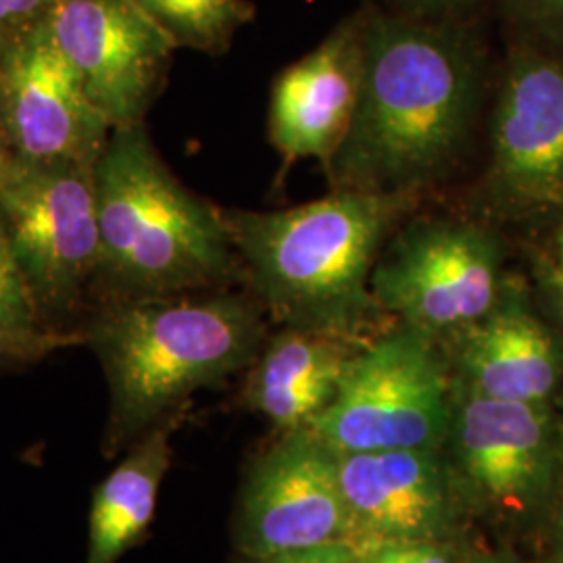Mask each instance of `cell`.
<instances>
[{
	"mask_svg": "<svg viewBox=\"0 0 563 563\" xmlns=\"http://www.w3.org/2000/svg\"><path fill=\"white\" fill-rule=\"evenodd\" d=\"M341 483L357 549L443 543L457 522L462 488L439 449L342 453Z\"/></svg>",
	"mask_w": 563,
	"mask_h": 563,
	"instance_id": "13",
	"label": "cell"
},
{
	"mask_svg": "<svg viewBox=\"0 0 563 563\" xmlns=\"http://www.w3.org/2000/svg\"><path fill=\"white\" fill-rule=\"evenodd\" d=\"M504 246L465 220L426 218L395 230L378 255L369 288L380 311L426 336L455 339L504 295Z\"/></svg>",
	"mask_w": 563,
	"mask_h": 563,
	"instance_id": "7",
	"label": "cell"
},
{
	"mask_svg": "<svg viewBox=\"0 0 563 563\" xmlns=\"http://www.w3.org/2000/svg\"><path fill=\"white\" fill-rule=\"evenodd\" d=\"M242 563H360V551L357 547L341 541V543L290 551V553H280V555L262 558V560L242 558Z\"/></svg>",
	"mask_w": 563,
	"mask_h": 563,
	"instance_id": "21",
	"label": "cell"
},
{
	"mask_svg": "<svg viewBox=\"0 0 563 563\" xmlns=\"http://www.w3.org/2000/svg\"><path fill=\"white\" fill-rule=\"evenodd\" d=\"M478 101L470 51L437 27L363 15L362 92L325 167L334 190L418 195L467 142Z\"/></svg>",
	"mask_w": 563,
	"mask_h": 563,
	"instance_id": "1",
	"label": "cell"
},
{
	"mask_svg": "<svg viewBox=\"0 0 563 563\" xmlns=\"http://www.w3.org/2000/svg\"><path fill=\"white\" fill-rule=\"evenodd\" d=\"M351 520L341 483V455L309 428L284 432L251 465L242 483L234 544L262 560L322 544L349 543Z\"/></svg>",
	"mask_w": 563,
	"mask_h": 563,
	"instance_id": "8",
	"label": "cell"
},
{
	"mask_svg": "<svg viewBox=\"0 0 563 563\" xmlns=\"http://www.w3.org/2000/svg\"><path fill=\"white\" fill-rule=\"evenodd\" d=\"M520 9L551 32H563V0H518Z\"/></svg>",
	"mask_w": 563,
	"mask_h": 563,
	"instance_id": "22",
	"label": "cell"
},
{
	"mask_svg": "<svg viewBox=\"0 0 563 563\" xmlns=\"http://www.w3.org/2000/svg\"><path fill=\"white\" fill-rule=\"evenodd\" d=\"M418 2H449V0H418Z\"/></svg>",
	"mask_w": 563,
	"mask_h": 563,
	"instance_id": "31",
	"label": "cell"
},
{
	"mask_svg": "<svg viewBox=\"0 0 563 563\" xmlns=\"http://www.w3.org/2000/svg\"><path fill=\"white\" fill-rule=\"evenodd\" d=\"M362 344L328 330L284 325L249 365L242 399L282 432L309 428L334 401Z\"/></svg>",
	"mask_w": 563,
	"mask_h": 563,
	"instance_id": "16",
	"label": "cell"
},
{
	"mask_svg": "<svg viewBox=\"0 0 563 563\" xmlns=\"http://www.w3.org/2000/svg\"><path fill=\"white\" fill-rule=\"evenodd\" d=\"M455 342V378L483 397L543 405L562 378L560 344L516 292L504 290Z\"/></svg>",
	"mask_w": 563,
	"mask_h": 563,
	"instance_id": "15",
	"label": "cell"
},
{
	"mask_svg": "<svg viewBox=\"0 0 563 563\" xmlns=\"http://www.w3.org/2000/svg\"><path fill=\"white\" fill-rule=\"evenodd\" d=\"M74 344L80 336L44 322L0 228V360L9 367L30 365Z\"/></svg>",
	"mask_w": 563,
	"mask_h": 563,
	"instance_id": "18",
	"label": "cell"
},
{
	"mask_svg": "<svg viewBox=\"0 0 563 563\" xmlns=\"http://www.w3.org/2000/svg\"><path fill=\"white\" fill-rule=\"evenodd\" d=\"M558 242H560V251H563V222L562 230H560V239H558Z\"/></svg>",
	"mask_w": 563,
	"mask_h": 563,
	"instance_id": "30",
	"label": "cell"
},
{
	"mask_svg": "<svg viewBox=\"0 0 563 563\" xmlns=\"http://www.w3.org/2000/svg\"><path fill=\"white\" fill-rule=\"evenodd\" d=\"M486 184L504 211L563 205V60L522 57L505 76L493 115Z\"/></svg>",
	"mask_w": 563,
	"mask_h": 563,
	"instance_id": "12",
	"label": "cell"
},
{
	"mask_svg": "<svg viewBox=\"0 0 563 563\" xmlns=\"http://www.w3.org/2000/svg\"><path fill=\"white\" fill-rule=\"evenodd\" d=\"M558 522H560V532H562V539H563V497H562V505H560V516H558Z\"/></svg>",
	"mask_w": 563,
	"mask_h": 563,
	"instance_id": "29",
	"label": "cell"
},
{
	"mask_svg": "<svg viewBox=\"0 0 563 563\" xmlns=\"http://www.w3.org/2000/svg\"><path fill=\"white\" fill-rule=\"evenodd\" d=\"M357 551H360V563H401L399 544H372V547H362Z\"/></svg>",
	"mask_w": 563,
	"mask_h": 563,
	"instance_id": "24",
	"label": "cell"
},
{
	"mask_svg": "<svg viewBox=\"0 0 563 563\" xmlns=\"http://www.w3.org/2000/svg\"><path fill=\"white\" fill-rule=\"evenodd\" d=\"M551 284H553V288L558 292V301H560V311H562L563 318V284H555V282H551Z\"/></svg>",
	"mask_w": 563,
	"mask_h": 563,
	"instance_id": "28",
	"label": "cell"
},
{
	"mask_svg": "<svg viewBox=\"0 0 563 563\" xmlns=\"http://www.w3.org/2000/svg\"><path fill=\"white\" fill-rule=\"evenodd\" d=\"M363 78V15L341 23L272 84L267 134L284 165L318 159L328 167L355 118Z\"/></svg>",
	"mask_w": 563,
	"mask_h": 563,
	"instance_id": "14",
	"label": "cell"
},
{
	"mask_svg": "<svg viewBox=\"0 0 563 563\" xmlns=\"http://www.w3.org/2000/svg\"><path fill=\"white\" fill-rule=\"evenodd\" d=\"M0 125L20 162L97 163L111 125L84 92L51 18L0 42Z\"/></svg>",
	"mask_w": 563,
	"mask_h": 563,
	"instance_id": "9",
	"label": "cell"
},
{
	"mask_svg": "<svg viewBox=\"0 0 563 563\" xmlns=\"http://www.w3.org/2000/svg\"><path fill=\"white\" fill-rule=\"evenodd\" d=\"M401 563H457L443 543L399 544Z\"/></svg>",
	"mask_w": 563,
	"mask_h": 563,
	"instance_id": "23",
	"label": "cell"
},
{
	"mask_svg": "<svg viewBox=\"0 0 563 563\" xmlns=\"http://www.w3.org/2000/svg\"><path fill=\"white\" fill-rule=\"evenodd\" d=\"M7 367H9V365H7V363L2 362V360H0V372H2V369H7Z\"/></svg>",
	"mask_w": 563,
	"mask_h": 563,
	"instance_id": "32",
	"label": "cell"
},
{
	"mask_svg": "<svg viewBox=\"0 0 563 563\" xmlns=\"http://www.w3.org/2000/svg\"><path fill=\"white\" fill-rule=\"evenodd\" d=\"M0 228L44 322L78 336L101 249L95 163L18 162Z\"/></svg>",
	"mask_w": 563,
	"mask_h": 563,
	"instance_id": "6",
	"label": "cell"
},
{
	"mask_svg": "<svg viewBox=\"0 0 563 563\" xmlns=\"http://www.w3.org/2000/svg\"><path fill=\"white\" fill-rule=\"evenodd\" d=\"M562 407H563V395H562Z\"/></svg>",
	"mask_w": 563,
	"mask_h": 563,
	"instance_id": "33",
	"label": "cell"
},
{
	"mask_svg": "<svg viewBox=\"0 0 563 563\" xmlns=\"http://www.w3.org/2000/svg\"><path fill=\"white\" fill-rule=\"evenodd\" d=\"M551 282L563 284V251H560V263H558V267H555V272L551 276Z\"/></svg>",
	"mask_w": 563,
	"mask_h": 563,
	"instance_id": "26",
	"label": "cell"
},
{
	"mask_svg": "<svg viewBox=\"0 0 563 563\" xmlns=\"http://www.w3.org/2000/svg\"><path fill=\"white\" fill-rule=\"evenodd\" d=\"M455 380L439 341L399 325L363 342L334 401L309 426L336 453L441 449L453 422Z\"/></svg>",
	"mask_w": 563,
	"mask_h": 563,
	"instance_id": "5",
	"label": "cell"
},
{
	"mask_svg": "<svg viewBox=\"0 0 563 563\" xmlns=\"http://www.w3.org/2000/svg\"><path fill=\"white\" fill-rule=\"evenodd\" d=\"M18 162L20 159L15 157V153H13L11 144H9V139H7V134H4V130L0 125V192L11 180V176H13L15 167H18Z\"/></svg>",
	"mask_w": 563,
	"mask_h": 563,
	"instance_id": "25",
	"label": "cell"
},
{
	"mask_svg": "<svg viewBox=\"0 0 563 563\" xmlns=\"http://www.w3.org/2000/svg\"><path fill=\"white\" fill-rule=\"evenodd\" d=\"M178 48L223 55L255 18L249 0H134Z\"/></svg>",
	"mask_w": 563,
	"mask_h": 563,
	"instance_id": "19",
	"label": "cell"
},
{
	"mask_svg": "<svg viewBox=\"0 0 563 563\" xmlns=\"http://www.w3.org/2000/svg\"><path fill=\"white\" fill-rule=\"evenodd\" d=\"M57 0H0V42L27 25L48 20Z\"/></svg>",
	"mask_w": 563,
	"mask_h": 563,
	"instance_id": "20",
	"label": "cell"
},
{
	"mask_svg": "<svg viewBox=\"0 0 563 563\" xmlns=\"http://www.w3.org/2000/svg\"><path fill=\"white\" fill-rule=\"evenodd\" d=\"M416 195L334 190L278 211L223 209L244 280L282 325L360 336L380 311L369 278Z\"/></svg>",
	"mask_w": 563,
	"mask_h": 563,
	"instance_id": "4",
	"label": "cell"
},
{
	"mask_svg": "<svg viewBox=\"0 0 563 563\" xmlns=\"http://www.w3.org/2000/svg\"><path fill=\"white\" fill-rule=\"evenodd\" d=\"M460 563H505L501 560H495V558H470V560H465V562Z\"/></svg>",
	"mask_w": 563,
	"mask_h": 563,
	"instance_id": "27",
	"label": "cell"
},
{
	"mask_svg": "<svg viewBox=\"0 0 563 563\" xmlns=\"http://www.w3.org/2000/svg\"><path fill=\"white\" fill-rule=\"evenodd\" d=\"M51 27L111 128L146 121L178 46L134 0H57Z\"/></svg>",
	"mask_w": 563,
	"mask_h": 563,
	"instance_id": "10",
	"label": "cell"
},
{
	"mask_svg": "<svg viewBox=\"0 0 563 563\" xmlns=\"http://www.w3.org/2000/svg\"><path fill=\"white\" fill-rule=\"evenodd\" d=\"M455 380V476L484 507L520 518L543 504L555 467L549 411L541 402L483 397Z\"/></svg>",
	"mask_w": 563,
	"mask_h": 563,
	"instance_id": "11",
	"label": "cell"
},
{
	"mask_svg": "<svg viewBox=\"0 0 563 563\" xmlns=\"http://www.w3.org/2000/svg\"><path fill=\"white\" fill-rule=\"evenodd\" d=\"M99 263L88 307L230 288L244 280L222 207L184 186L146 121L113 128L95 163Z\"/></svg>",
	"mask_w": 563,
	"mask_h": 563,
	"instance_id": "3",
	"label": "cell"
},
{
	"mask_svg": "<svg viewBox=\"0 0 563 563\" xmlns=\"http://www.w3.org/2000/svg\"><path fill=\"white\" fill-rule=\"evenodd\" d=\"M262 309L230 288L88 307L76 332L109 386L104 455L139 443L197 390L249 369L267 339Z\"/></svg>",
	"mask_w": 563,
	"mask_h": 563,
	"instance_id": "2",
	"label": "cell"
},
{
	"mask_svg": "<svg viewBox=\"0 0 563 563\" xmlns=\"http://www.w3.org/2000/svg\"><path fill=\"white\" fill-rule=\"evenodd\" d=\"M172 426L159 423L128 449L92 495L84 563H118L153 522L163 478L172 463Z\"/></svg>",
	"mask_w": 563,
	"mask_h": 563,
	"instance_id": "17",
	"label": "cell"
}]
</instances>
